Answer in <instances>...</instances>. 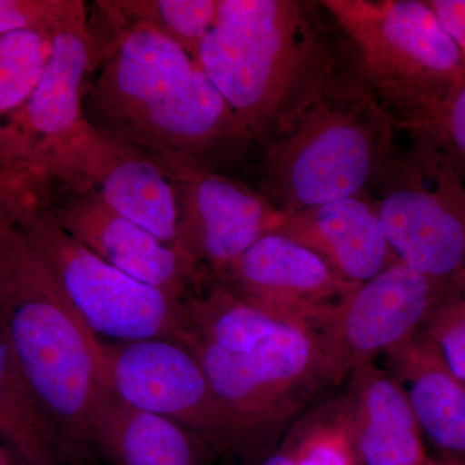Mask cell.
<instances>
[{
  "label": "cell",
  "instance_id": "1",
  "mask_svg": "<svg viewBox=\"0 0 465 465\" xmlns=\"http://www.w3.org/2000/svg\"><path fill=\"white\" fill-rule=\"evenodd\" d=\"M96 64L85 91L88 122L146 153L170 152L222 168L255 148L224 97L194 60L153 27L94 3Z\"/></svg>",
  "mask_w": 465,
  "mask_h": 465
},
{
  "label": "cell",
  "instance_id": "2",
  "mask_svg": "<svg viewBox=\"0 0 465 465\" xmlns=\"http://www.w3.org/2000/svg\"><path fill=\"white\" fill-rule=\"evenodd\" d=\"M0 332L50 416L64 465H90L109 394L104 342L15 225L0 234Z\"/></svg>",
  "mask_w": 465,
  "mask_h": 465
},
{
  "label": "cell",
  "instance_id": "3",
  "mask_svg": "<svg viewBox=\"0 0 465 465\" xmlns=\"http://www.w3.org/2000/svg\"><path fill=\"white\" fill-rule=\"evenodd\" d=\"M335 66L260 150L258 191L280 213L365 195L394 149V124L360 75Z\"/></svg>",
  "mask_w": 465,
  "mask_h": 465
},
{
  "label": "cell",
  "instance_id": "4",
  "mask_svg": "<svg viewBox=\"0 0 465 465\" xmlns=\"http://www.w3.org/2000/svg\"><path fill=\"white\" fill-rule=\"evenodd\" d=\"M304 3L219 0L198 66L260 153L326 78V56Z\"/></svg>",
  "mask_w": 465,
  "mask_h": 465
},
{
  "label": "cell",
  "instance_id": "5",
  "mask_svg": "<svg viewBox=\"0 0 465 465\" xmlns=\"http://www.w3.org/2000/svg\"><path fill=\"white\" fill-rule=\"evenodd\" d=\"M351 48V63L394 125L430 127L465 76L460 51L420 0H324Z\"/></svg>",
  "mask_w": 465,
  "mask_h": 465
},
{
  "label": "cell",
  "instance_id": "6",
  "mask_svg": "<svg viewBox=\"0 0 465 465\" xmlns=\"http://www.w3.org/2000/svg\"><path fill=\"white\" fill-rule=\"evenodd\" d=\"M15 226L97 336L183 341L188 332L183 300L124 273L88 250L45 210L42 192L18 213Z\"/></svg>",
  "mask_w": 465,
  "mask_h": 465
},
{
  "label": "cell",
  "instance_id": "7",
  "mask_svg": "<svg viewBox=\"0 0 465 465\" xmlns=\"http://www.w3.org/2000/svg\"><path fill=\"white\" fill-rule=\"evenodd\" d=\"M217 401L234 425L241 454L260 455L284 421L324 381L333 382L316 336L287 323L249 353H231L186 336Z\"/></svg>",
  "mask_w": 465,
  "mask_h": 465
},
{
  "label": "cell",
  "instance_id": "8",
  "mask_svg": "<svg viewBox=\"0 0 465 465\" xmlns=\"http://www.w3.org/2000/svg\"><path fill=\"white\" fill-rule=\"evenodd\" d=\"M370 191L401 264L440 282L465 273V192L430 145L418 140L409 155L393 149Z\"/></svg>",
  "mask_w": 465,
  "mask_h": 465
},
{
  "label": "cell",
  "instance_id": "9",
  "mask_svg": "<svg viewBox=\"0 0 465 465\" xmlns=\"http://www.w3.org/2000/svg\"><path fill=\"white\" fill-rule=\"evenodd\" d=\"M146 154L173 186L174 249L216 282H224L232 264L256 242L277 232L286 217L258 189L231 174L174 153Z\"/></svg>",
  "mask_w": 465,
  "mask_h": 465
},
{
  "label": "cell",
  "instance_id": "10",
  "mask_svg": "<svg viewBox=\"0 0 465 465\" xmlns=\"http://www.w3.org/2000/svg\"><path fill=\"white\" fill-rule=\"evenodd\" d=\"M110 393L191 430L211 454H241L234 425L194 353L170 339L104 342Z\"/></svg>",
  "mask_w": 465,
  "mask_h": 465
},
{
  "label": "cell",
  "instance_id": "11",
  "mask_svg": "<svg viewBox=\"0 0 465 465\" xmlns=\"http://www.w3.org/2000/svg\"><path fill=\"white\" fill-rule=\"evenodd\" d=\"M51 30L50 58L35 90L0 122V159L34 174L84 121L85 91L96 64L84 2L69 0Z\"/></svg>",
  "mask_w": 465,
  "mask_h": 465
},
{
  "label": "cell",
  "instance_id": "12",
  "mask_svg": "<svg viewBox=\"0 0 465 465\" xmlns=\"http://www.w3.org/2000/svg\"><path fill=\"white\" fill-rule=\"evenodd\" d=\"M446 282L394 262L357 284L311 330L332 381L409 341L423 329Z\"/></svg>",
  "mask_w": 465,
  "mask_h": 465
},
{
  "label": "cell",
  "instance_id": "13",
  "mask_svg": "<svg viewBox=\"0 0 465 465\" xmlns=\"http://www.w3.org/2000/svg\"><path fill=\"white\" fill-rule=\"evenodd\" d=\"M35 174L94 192L116 213L176 246L177 207L166 174L142 149L87 119Z\"/></svg>",
  "mask_w": 465,
  "mask_h": 465
},
{
  "label": "cell",
  "instance_id": "14",
  "mask_svg": "<svg viewBox=\"0 0 465 465\" xmlns=\"http://www.w3.org/2000/svg\"><path fill=\"white\" fill-rule=\"evenodd\" d=\"M42 201L57 224L99 258L174 299L185 300L210 281L173 246L88 189L43 177Z\"/></svg>",
  "mask_w": 465,
  "mask_h": 465
},
{
  "label": "cell",
  "instance_id": "15",
  "mask_svg": "<svg viewBox=\"0 0 465 465\" xmlns=\"http://www.w3.org/2000/svg\"><path fill=\"white\" fill-rule=\"evenodd\" d=\"M223 284L252 304L309 329L357 286L333 273L307 247L280 232L266 234L247 250Z\"/></svg>",
  "mask_w": 465,
  "mask_h": 465
},
{
  "label": "cell",
  "instance_id": "16",
  "mask_svg": "<svg viewBox=\"0 0 465 465\" xmlns=\"http://www.w3.org/2000/svg\"><path fill=\"white\" fill-rule=\"evenodd\" d=\"M341 415L357 465H425L421 430L405 391L374 363L351 374Z\"/></svg>",
  "mask_w": 465,
  "mask_h": 465
},
{
  "label": "cell",
  "instance_id": "17",
  "mask_svg": "<svg viewBox=\"0 0 465 465\" xmlns=\"http://www.w3.org/2000/svg\"><path fill=\"white\" fill-rule=\"evenodd\" d=\"M275 232L307 247L351 283L366 282L399 262L367 194L286 213Z\"/></svg>",
  "mask_w": 465,
  "mask_h": 465
},
{
  "label": "cell",
  "instance_id": "18",
  "mask_svg": "<svg viewBox=\"0 0 465 465\" xmlns=\"http://www.w3.org/2000/svg\"><path fill=\"white\" fill-rule=\"evenodd\" d=\"M385 356L421 433L448 457L465 459V382L452 374L439 348L421 329Z\"/></svg>",
  "mask_w": 465,
  "mask_h": 465
},
{
  "label": "cell",
  "instance_id": "19",
  "mask_svg": "<svg viewBox=\"0 0 465 465\" xmlns=\"http://www.w3.org/2000/svg\"><path fill=\"white\" fill-rule=\"evenodd\" d=\"M94 448L110 465H202L206 445L182 424L108 394L94 425Z\"/></svg>",
  "mask_w": 465,
  "mask_h": 465
},
{
  "label": "cell",
  "instance_id": "20",
  "mask_svg": "<svg viewBox=\"0 0 465 465\" xmlns=\"http://www.w3.org/2000/svg\"><path fill=\"white\" fill-rule=\"evenodd\" d=\"M0 440L23 465H64L60 442L0 332Z\"/></svg>",
  "mask_w": 465,
  "mask_h": 465
},
{
  "label": "cell",
  "instance_id": "21",
  "mask_svg": "<svg viewBox=\"0 0 465 465\" xmlns=\"http://www.w3.org/2000/svg\"><path fill=\"white\" fill-rule=\"evenodd\" d=\"M113 5L127 20L153 27L176 43L197 65L219 9V0H113Z\"/></svg>",
  "mask_w": 465,
  "mask_h": 465
},
{
  "label": "cell",
  "instance_id": "22",
  "mask_svg": "<svg viewBox=\"0 0 465 465\" xmlns=\"http://www.w3.org/2000/svg\"><path fill=\"white\" fill-rule=\"evenodd\" d=\"M52 27H30L0 36V122L16 113L35 90L52 50Z\"/></svg>",
  "mask_w": 465,
  "mask_h": 465
},
{
  "label": "cell",
  "instance_id": "23",
  "mask_svg": "<svg viewBox=\"0 0 465 465\" xmlns=\"http://www.w3.org/2000/svg\"><path fill=\"white\" fill-rule=\"evenodd\" d=\"M423 331L452 374L465 382V273L445 283Z\"/></svg>",
  "mask_w": 465,
  "mask_h": 465
},
{
  "label": "cell",
  "instance_id": "24",
  "mask_svg": "<svg viewBox=\"0 0 465 465\" xmlns=\"http://www.w3.org/2000/svg\"><path fill=\"white\" fill-rule=\"evenodd\" d=\"M284 446L295 465H357L339 407L307 425L298 439Z\"/></svg>",
  "mask_w": 465,
  "mask_h": 465
},
{
  "label": "cell",
  "instance_id": "25",
  "mask_svg": "<svg viewBox=\"0 0 465 465\" xmlns=\"http://www.w3.org/2000/svg\"><path fill=\"white\" fill-rule=\"evenodd\" d=\"M419 133L439 153L465 192V76L450 91L430 127Z\"/></svg>",
  "mask_w": 465,
  "mask_h": 465
},
{
  "label": "cell",
  "instance_id": "26",
  "mask_svg": "<svg viewBox=\"0 0 465 465\" xmlns=\"http://www.w3.org/2000/svg\"><path fill=\"white\" fill-rule=\"evenodd\" d=\"M42 177L0 159V234L41 193Z\"/></svg>",
  "mask_w": 465,
  "mask_h": 465
},
{
  "label": "cell",
  "instance_id": "27",
  "mask_svg": "<svg viewBox=\"0 0 465 465\" xmlns=\"http://www.w3.org/2000/svg\"><path fill=\"white\" fill-rule=\"evenodd\" d=\"M69 0H0V36L30 29L52 27Z\"/></svg>",
  "mask_w": 465,
  "mask_h": 465
},
{
  "label": "cell",
  "instance_id": "28",
  "mask_svg": "<svg viewBox=\"0 0 465 465\" xmlns=\"http://www.w3.org/2000/svg\"><path fill=\"white\" fill-rule=\"evenodd\" d=\"M427 5L460 51L465 63V0H430Z\"/></svg>",
  "mask_w": 465,
  "mask_h": 465
},
{
  "label": "cell",
  "instance_id": "29",
  "mask_svg": "<svg viewBox=\"0 0 465 465\" xmlns=\"http://www.w3.org/2000/svg\"><path fill=\"white\" fill-rule=\"evenodd\" d=\"M258 465H295L286 446H281L280 449L272 450L265 457L260 459Z\"/></svg>",
  "mask_w": 465,
  "mask_h": 465
},
{
  "label": "cell",
  "instance_id": "30",
  "mask_svg": "<svg viewBox=\"0 0 465 465\" xmlns=\"http://www.w3.org/2000/svg\"><path fill=\"white\" fill-rule=\"evenodd\" d=\"M425 465H465V459L446 457L443 459H428Z\"/></svg>",
  "mask_w": 465,
  "mask_h": 465
},
{
  "label": "cell",
  "instance_id": "31",
  "mask_svg": "<svg viewBox=\"0 0 465 465\" xmlns=\"http://www.w3.org/2000/svg\"><path fill=\"white\" fill-rule=\"evenodd\" d=\"M0 465H23L5 446L0 445Z\"/></svg>",
  "mask_w": 465,
  "mask_h": 465
}]
</instances>
